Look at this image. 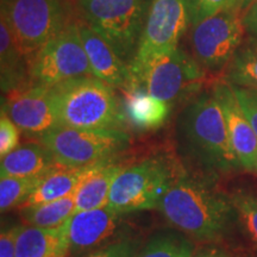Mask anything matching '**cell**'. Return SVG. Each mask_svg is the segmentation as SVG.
Wrapping results in <instances>:
<instances>
[{
  "label": "cell",
  "mask_w": 257,
  "mask_h": 257,
  "mask_svg": "<svg viewBox=\"0 0 257 257\" xmlns=\"http://www.w3.org/2000/svg\"><path fill=\"white\" fill-rule=\"evenodd\" d=\"M22 225H11L2 230L0 234V257H16V242Z\"/></svg>",
  "instance_id": "4dcf8cb0"
},
{
  "label": "cell",
  "mask_w": 257,
  "mask_h": 257,
  "mask_svg": "<svg viewBox=\"0 0 257 257\" xmlns=\"http://www.w3.org/2000/svg\"><path fill=\"white\" fill-rule=\"evenodd\" d=\"M130 70L127 89L141 88L169 105L197 93L205 76L198 61L180 47L156 54Z\"/></svg>",
  "instance_id": "5b68a950"
},
{
  "label": "cell",
  "mask_w": 257,
  "mask_h": 257,
  "mask_svg": "<svg viewBox=\"0 0 257 257\" xmlns=\"http://www.w3.org/2000/svg\"><path fill=\"white\" fill-rule=\"evenodd\" d=\"M137 242L131 239H120L93 250L83 257H134Z\"/></svg>",
  "instance_id": "f546056e"
},
{
  "label": "cell",
  "mask_w": 257,
  "mask_h": 257,
  "mask_svg": "<svg viewBox=\"0 0 257 257\" xmlns=\"http://www.w3.org/2000/svg\"><path fill=\"white\" fill-rule=\"evenodd\" d=\"M191 240L175 232L153 236L136 257H191L194 252Z\"/></svg>",
  "instance_id": "cb8c5ba5"
},
{
  "label": "cell",
  "mask_w": 257,
  "mask_h": 257,
  "mask_svg": "<svg viewBox=\"0 0 257 257\" xmlns=\"http://www.w3.org/2000/svg\"><path fill=\"white\" fill-rule=\"evenodd\" d=\"M176 138L181 155L204 172L216 175L242 168L214 88L198 94L182 110Z\"/></svg>",
  "instance_id": "7a4b0ae2"
},
{
  "label": "cell",
  "mask_w": 257,
  "mask_h": 257,
  "mask_svg": "<svg viewBox=\"0 0 257 257\" xmlns=\"http://www.w3.org/2000/svg\"><path fill=\"white\" fill-rule=\"evenodd\" d=\"M243 24L250 37L257 41V0H252L243 15Z\"/></svg>",
  "instance_id": "1f68e13d"
},
{
  "label": "cell",
  "mask_w": 257,
  "mask_h": 257,
  "mask_svg": "<svg viewBox=\"0 0 257 257\" xmlns=\"http://www.w3.org/2000/svg\"><path fill=\"white\" fill-rule=\"evenodd\" d=\"M51 153L42 143H27L2 157L0 175L14 178L41 176L56 165Z\"/></svg>",
  "instance_id": "d6986e66"
},
{
  "label": "cell",
  "mask_w": 257,
  "mask_h": 257,
  "mask_svg": "<svg viewBox=\"0 0 257 257\" xmlns=\"http://www.w3.org/2000/svg\"><path fill=\"white\" fill-rule=\"evenodd\" d=\"M123 216L110 207L75 212L63 225L68 255L100 248L119 229Z\"/></svg>",
  "instance_id": "4fadbf2b"
},
{
  "label": "cell",
  "mask_w": 257,
  "mask_h": 257,
  "mask_svg": "<svg viewBox=\"0 0 257 257\" xmlns=\"http://www.w3.org/2000/svg\"><path fill=\"white\" fill-rule=\"evenodd\" d=\"M234 94H236L237 100H238L240 107L244 112V114L248 118L249 123L257 135V91L249 88H242L232 86Z\"/></svg>",
  "instance_id": "f1b7e54d"
},
{
  "label": "cell",
  "mask_w": 257,
  "mask_h": 257,
  "mask_svg": "<svg viewBox=\"0 0 257 257\" xmlns=\"http://www.w3.org/2000/svg\"><path fill=\"white\" fill-rule=\"evenodd\" d=\"M23 210V219L30 226L40 229H57L63 226L75 213L74 194L55 201L35 205Z\"/></svg>",
  "instance_id": "7402d4cb"
},
{
  "label": "cell",
  "mask_w": 257,
  "mask_h": 257,
  "mask_svg": "<svg viewBox=\"0 0 257 257\" xmlns=\"http://www.w3.org/2000/svg\"><path fill=\"white\" fill-rule=\"evenodd\" d=\"M178 176L165 157H149L123 168L112 184L107 206L121 214L157 210Z\"/></svg>",
  "instance_id": "ba28073f"
},
{
  "label": "cell",
  "mask_w": 257,
  "mask_h": 257,
  "mask_svg": "<svg viewBox=\"0 0 257 257\" xmlns=\"http://www.w3.org/2000/svg\"><path fill=\"white\" fill-rule=\"evenodd\" d=\"M229 2L230 0H184L189 25L192 27L224 11L229 8Z\"/></svg>",
  "instance_id": "4316f807"
},
{
  "label": "cell",
  "mask_w": 257,
  "mask_h": 257,
  "mask_svg": "<svg viewBox=\"0 0 257 257\" xmlns=\"http://www.w3.org/2000/svg\"><path fill=\"white\" fill-rule=\"evenodd\" d=\"M226 82L232 86L257 91V41L242 43L227 66Z\"/></svg>",
  "instance_id": "603a6c76"
},
{
  "label": "cell",
  "mask_w": 257,
  "mask_h": 257,
  "mask_svg": "<svg viewBox=\"0 0 257 257\" xmlns=\"http://www.w3.org/2000/svg\"><path fill=\"white\" fill-rule=\"evenodd\" d=\"M78 18L28 60L31 85L50 88L70 79L93 76L80 38Z\"/></svg>",
  "instance_id": "9c48e42d"
},
{
  "label": "cell",
  "mask_w": 257,
  "mask_h": 257,
  "mask_svg": "<svg viewBox=\"0 0 257 257\" xmlns=\"http://www.w3.org/2000/svg\"><path fill=\"white\" fill-rule=\"evenodd\" d=\"M38 142L60 165L83 168L111 162L130 146V136L121 128H75L60 125L43 135Z\"/></svg>",
  "instance_id": "52a82bcc"
},
{
  "label": "cell",
  "mask_w": 257,
  "mask_h": 257,
  "mask_svg": "<svg viewBox=\"0 0 257 257\" xmlns=\"http://www.w3.org/2000/svg\"><path fill=\"white\" fill-rule=\"evenodd\" d=\"M191 257H234L230 253L223 251L220 249L216 248H210V249H201L198 251L193 252Z\"/></svg>",
  "instance_id": "d6a6232c"
},
{
  "label": "cell",
  "mask_w": 257,
  "mask_h": 257,
  "mask_svg": "<svg viewBox=\"0 0 257 257\" xmlns=\"http://www.w3.org/2000/svg\"><path fill=\"white\" fill-rule=\"evenodd\" d=\"M43 176L44 175L32 176V178L2 176L0 179V210L2 212L22 206L32 194V192L37 188Z\"/></svg>",
  "instance_id": "d4e9b609"
},
{
  "label": "cell",
  "mask_w": 257,
  "mask_h": 257,
  "mask_svg": "<svg viewBox=\"0 0 257 257\" xmlns=\"http://www.w3.org/2000/svg\"><path fill=\"white\" fill-rule=\"evenodd\" d=\"M191 27L184 0H152L137 55L130 64L136 68L150 57L179 47V42Z\"/></svg>",
  "instance_id": "8fae6325"
},
{
  "label": "cell",
  "mask_w": 257,
  "mask_h": 257,
  "mask_svg": "<svg viewBox=\"0 0 257 257\" xmlns=\"http://www.w3.org/2000/svg\"><path fill=\"white\" fill-rule=\"evenodd\" d=\"M242 12L226 9L192 25L189 43L192 56L204 69L219 72L229 66L242 46L245 28Z\"/></svg>",
  "instance_id": "30bf717a"
},
{
  "label": "cell",
  "mask_w": 257,
  "mask_h": 257,
  "mask_svg": "<svg viewBox=\"0 0 257 257\" xmlns=\"http://www.w3.org/2000/svg\"><path fill=\"white\" fill-rule=\"evenodd\" d=\"M21 130L5 113L0 117V156L4 157L19 147Z\"/></svg>",
  "instance_id": "83f0119b"
},
{
  "label": "cell",
  "mask_w": 257,
  "mask_h": 257,
  "mask_svg": "<svg viewBox=\"0 0 257 257\" xmlns=\"http://www.w3.org/2000/svg\"><path fill=\"white\" fill-rule=\"evenodd\" d=\"M255 170L257 172V163H256V168H255Z\"/></svg>",
  "instance_id": "e575fe53"
},
{
  "label": "cell",
  "mask_w": 257,
  "mask_h": 257,
  "mask_svg": "<svg viewBox=\"0 0 257 257\" xmlns=\"http://www.w3.org/2000/svg\"><path fill=\"white\" fill-rule=\"evenodd\" d=\"M125 93V113L135 126L156 128L165 124L170 112V105L160 100L141 88H131Z\"/></svg>",
  "instance_id": "44dd1931"
},
{
  "label": "cell",
  "mask_w": 257,
  "mask_h": 257,
  "mask_svg": "<svg viewBox=\"0 0 257 257\" xmlns=\"http://www.w3.org/2000/svg\"><path fill=\"white\" fill-rule=\"evenodd\" d=\"M89 167H68L56 163L49 172L44 174L37 188L32 192L21 208H27L44 202L55 201L74 194L81 180L85 178Z\"/></svg>",
  "instance_id": "ac0fdd59"
},
{
  "label": "cell",
  "mask_w": 257,
  "mask_h": 257,
  "mask_svg": "<svg viewBox=\"0 0 257 257\" xmlns=\"http://www.w3.org/2000/svg\"><path fill=\"white\" fill-rule=\"evenodd\" d=\"M8 23L27 59L75 21L69 0H0Z\"/></svg>",
  "instance_id": "8992f818"
},
{
  "label": "cell",
  "mask_w": 257,
  "mask_h": 257,
  "mask_svg": "<svg viewBox=\"0 0 257 257\" xmlns=\"http://www.w3.org/2000/svg\"><path fill=\"white\" fill-rule=\"evenodd\" d=\"M121 169L123 167L111 162L92 166L74 192L75 212L107 206L112 184Z\"/></svg>",
  "instance_id": "2e32d148"
},
{
  "label": "cell",
  "mask_w": 257,
  "mask_h": 257,
  "mask_svg": "<svg viewBox=\"0 0 257 257\" xmlns=\"http://www.w3.org/2000/svg\"><path fill=\"white\" fill-rule=\"evenodd\" d=\"M0 70L3 94L31 85L27 56L3 17L0 19Z\"/></svg>",
  "instance_id": "e0dca14e"
},
{
  "label": "cell",
  "mask_w": 257,
  "mask_h": 257,
  "mask_svg": "<svg viewBox=\"0 0 257 257\" xmlns=\"http://www.w3.org/2000/svg\"><path fill=\"white\" fill-rule=\"evenodd\" d=\"M231 199L236 208L237 219L252 242L257 244V194L240 191L233 194Z\"/></svg>",
  "instance_id": "484cf974"
},
{
  "label": "cell",
  "mask_w": 257,
  "mask_h": 257,
  "mask_svg": "<svg viewBox=\"0 0 257 257\" xmlns=\"http://www.w3.org/2000/svg\"><path fill=\"white\" fill-rule=\"evenodd\" d=\"M2 112L27 136L38 140L60 126L50 88L29 85L3 94Z\"/></svg>",
  "instance_id": "7c38bea8"
},
{
  "label": "cell",
  "mask_w": 257,
  "mask_h": 257,
  "mask_svg": "<svg viewBox=\"0 0 257 257\" xmlns=\"http://www.w3.org/2000/svg\"><path fill=\"white\" fill-rule=\"evenodd\" d=\"M157 210L173 227L201 242L223 238L238 220L232 199L212 182L186 175L175 179Z\"/></svg>",
  "instance_id": "6da1fadb"
},
{
  "label": "cell",
  "mask_w": 257,
  "mask_h": 257,
  "mask_svg": "<svg viewBox=\"0 0 257 257\" xmlns=\"http://www.w3.org/2000/svg\"><path fill=\"white\" fill-rule=\"evenodd\" d=\"M78 17L130 66L137 55L152 0H78Z\"/></svg>",
  "instance_id": "277c9868"
},
{
  "label": "cell",
  "mask_w": 257,
  "mask_h": 257,
  "mask_svg": "<svg viewBox=\"0 0 257 257\" xmlns=\"http://www.w3.org/2000/svg\"><path fill=\"white\" fill-rule=\"evenodd\" d=\"M64 226L40 229L23 226L16 242V257H68Z\"/></svg>",
  "instance_id": "ffe728a7"
},
{
  "label": "cell",
  "mask_w": 257,
  "mask_h": 257,
  "mask_svg": "<svg viewBox=\"0 0 257 257\" xmlns=\"http://www.w3.org/2000/svg\"><path fill=\"white\" fill-rule=\"evenodd\" d=\"M60 125L75 128H121L125 115L113 87L80 76L50 87Z\"/></svg>",
  "instance_id": "3957f363"
},
{
  "label": "cell",
  "mask_w": 257,
  "mask_h": 257,
  "mask_svg": "<svg viewBox=\"0 0 257 257\" xmlns=\"http://www.w3.org/2000/svg\"><path fill=\"white\" fill-rule=\"evenodd\" d=\"M213 88L219 99L231 144L240 167L255 170L257 163V135L255 130L244 114L230 83H217Z\"/></svg>",
  "instance_id": "5bb4252c"
},
{
  "label": "cell",
  "mask_w": 257,
  "mask_h": 257,
  "mask_svg": "<svg viewBox=\"0 0 257 257\" xmlns=\"http://www.w3.org/2000/svg\"><path fill=\"white\" fill-rule=\"evenodd\" d=\"M80 38L87 55L93 76L107 83L111 87H130L131 70L128 64L117 55L113 48L104 38L95 34L85 22L78 18Z\"/></svg>",
  "instance_id": "9a60e30c"
},
{
  "label": "cell",
  "mask_w": 257,
  "mask_h": 257,
  "mask_svg": "<svg viewBox=\"0 0 257 257\" xmlns=\"http://www.w3.org/2000/svg\"><path fill=\"white\" fill-rule=\"evenodd\" d=\"M252 0H230L229 2V8L231 10H236V11H239L244 14L245 10L249 8V5L251 4Z\"/></svg>",
  "instance_id": "836d02e7"
}]
</instances>
